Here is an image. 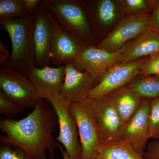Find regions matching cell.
Returning a JSON list of instances; mask_svg holds the SVG:
<instances>
[{"label":"cell","mask_w":159,"mask_h":159,"mask_svg":"<svg viewBox=\"0 0 159 159\" xmlns=\"http://www.w3.org/2000/svg\"><path fill=\"white\" fill-rule=\"evenodd\" d=\"M29 14L22 0L0 1V23L21 18Z\"/></svg>","instance_id":"cell-20"},{"label":"cell","mask_w":159,"mask_h":159,"mask_svg":"<svg viewBox=\"0 0 159 159\" xmlns=\"http://www.w3.org/2000/svg\"><path fill=\"white\" fill-rule=\"evenodd\" d=\"M95 84L85 71H80L71 63L65 65V77L61 94L71 103H80L89 98Z\"/></svg>","instance_id":"cell-14"},{"label":"cell","mask_w":159,"mask_h":159,"mask_svg":"<svg viewBox=\"0 0 159 159\" xmlns=\"http://www.w3.org/2000/svg\"><path fill=\"white\" fill-rule=\"evenodd\" d=\"M125 47L116 52H109L96 45L87 46L79 56L70 63L80 71L83 70L87 73L96 86L110 68L120 62Z\"/></svg>","instance_id":"cell-9"},{"label":"cell","mask_w":159,"mask_h":159,"mask_svg":"<svg viewBox=\"0 0 159 159\" xmlns=\"http://www.w3.org/2000/svg\"><path fill=\"white\" fill-rule=\"evenodd\" d=\"M0 23L8 33L12 46L10 58L4 66L26 75L34 66L32 14Z\"/></svg>","instance_id":"cell-2"},{"label":"cell","mask_w":159,"mask_h":159,"mask_svg":"<svg viewBox=\"0 0 159 159\" xmlns=\"http://www.w3.org/2000/svg\"><path fill=\"white\" fill-rule=\"evenodd\" d=\"M150 10L128 16L123 19L97 47L109 52L119 51L127 43L150 29Z\"/></svg>","instance_id":"cell-8"},{"label":"cell","mask_w":159,"mask_h":159,"mask_svg":"<svg viewBox=\"0 0 159 159\" xmlns=\"http://www.w3.org/2000/svg\"><path fill=\"white\" fill-rule=\"evenodd\" d=\"M149 2L150 6V29L159 33V0Z\"/></svg>","instance_id":"cell-26"},{"label":"cell","mask_w":159,"mask_h":159,"mask_svg":"<svg viewBox=\"0 0 159 159\" xmlns=\"http://www.w3.org/2000/svg\"><path fill=\"white\" fill-rule=\"evenodd\" d=\"M91 104L101 142L118 138L123 123L107 96L92 99Z\"/></svg>","instance_id":"cell-12"},{"label":"cell","mask_w":159,"mask_h":159,"mask_svg":"<svg viewBox=\"0 0 159 159\" xmlns=\"http://www.w3.org/2000/svg\"><path fill=\"white\" fill-rule=\"evenodd\" d=\"M25 75L40 99L48 100L54 95L61 93L65 77V65L56 67L34 66Z\"/></svg>","instance_id":"cell-13"},{"label":"cell","mask_w":159,"mask_h":159,"mask_svg":"<svg viewBox=\"0 0 159 159\" xmlns=\"http://www.w3.org/2000/svg\"><path fill=\"white\" fill-rule=\"evenodd\" d=\"M85 47L60 27L51 46L50 62L57 67L66 65L76 59Z\"/></svg>","instance_id":"cell-15"},{"label":"cell","mask_w":159,"mask_h":159,"mask_svg":"<svg viewBox=\"0 0 159 159\" xmlns=\"http://www.w3.org/2000/svg\"><path fill=\"white\" fill-rule=\"evenodd\" d=\"M11 145L6 143H1L0 146V159H34L18 147L14 149Z\"/></svg>","instance_id":"cell-24"},{"label":"cell","mask_w":159,"mask_h":159,"mask_svg":"<svg viewBox=\"0 0 159 159\" xmlns=\"http://www.w3.org/2000/svg\"><path fill=\"white\" fill-rule=\"evenodd\" d=\"M106 95L119 114L123 125L137 111L142 100L139 94L126 86Z\"/></svg>","instance_id":"cell-17"},{"label":"cell","mask_w":159,"mask_h":159,"mask_svg":"<svg viewBox=\"0 0 159 159\" xmlns=\"http://www.w3.org/2000/svg\"><path fill=\"white\" fill-rule=\"evenodd\" d=\"M54 108L57 118L59 134L56 138L62 144L67 153L75 159H81V148L77 123L70 111V102L61 93L48 100Z\"/></svg>","instance_id":"cell-7"},{"label":"cell","mask_w":159,"mask_h":159,"mask_svg":"<svg viewBox=\"0 0 159 159\" xmlns=\"http://www.w3.org/2000/svg\"><path fill=\"white\" fill-rule=\"evenodd\" d=\"M149 138L159 139V98L150 101Z\"/></svg>","instance_id":"cell-23"},{"label":"cell","mask_w":159,"mask_h":159,"mask_svg":"<svg viewBox=\"0 0 159 159\" xmlns=\"http://www.w3.org/2000/svg\"><path fill=\"white\" fill-rule=\"evenodd\" d=\"M125 46L119 63L131 62L152 56L159 53V33L149 29Z\"/></svg>","instance_id":"cell-16"},{"label":"cell","mask_w":159,"mask_h":159,"mask_svg":"<svg viewBox=\"0 0 159 159\" xmlns=\"http://www.w3.org/2000/svg\"><path fill=\"white\" fill-rule=\"evenodd\" d=\"M0 92L24 108L34 109L40 99L25 74L6 66L1 67Z\"/></svg>","instance_id":"cell-6"},{"label":"cell","mask_w":159,"mask_h":159,"mask_svg":"<svg viewBox=\"0 0 159 159\" xmlns=\"http://www.w3.org/2000/svg\"><path fill=\"white\" fill-rule=\"evenodd\" d=\"M119 10L128 16L140 14L150 10V3L147 0L116 1Z\"/></svg>","instance_id":"cell-21"},{"label":"cell","mask_w":159,"mask_h":159,"mask_svg":"<svg viewBox=\"0 0 159 159\" xmlns=\"http://www.w3.org/2000/svg\"><path fill=\"white\" fill-rule=\"evenodd\" d=\"M140 74L159 77V53L147 57L142 65Z\"/></svg>","instance_id":"cell-25"},{"label":"cell","mask_w":159,"mask_h":159,"mask_svg":"<svg viewBox=\"0 0 159 159\" xmlns=\"http://www.w3.org/2000/svg\"><path fill=\"white\" fill-rule=\"evenodd\" d=\"M143 157L144 159H159V141L149 143Z\"/></svg>","instance_id":"cell-27"},{"label":"cell","mask_w":159,"mask_h":159,"mask_svg":"<svg viewBox=\"0 0 159 159\" xmlns=\"http://www.w3.org/2000/svg\"><path fill=\"white\" fill-rule=\"evenodd\" d=\"M60 27L85 47L95 45V38L81 2L75 0H43Z\"/></svg>","instance_id":"cell-3"},{"label":"cell","mask_w":159,"mask_h":159,"mask_svg":"<svg viewBox=\"0 0 159 159\" xmlns=\"http://www.w3.org/2000/svg\"><path fill=\"white\" fill-rule=\"evenodd\" d=\"M25 111V108L9 100L0 92V114L5 119H13Z\"/></svg>","instance_id":"cell-22"},{"label":"cell","mask_w":159,"mask_h":159,"mask_svg":"<svg viewBox=\"0 0 159 159\" xmlns=\"http://www.w3.org/2000/svg\"><path fill=\"white\" fill-rule=\"evenodd\" d=\"M150 101L142 99L137 111L122 126L119 139L128 142L135 150L143 156L149 139Z\"/></svg>","instance_id":"cell-11"},{"label":"cell","mask_w":159,"mask_h":159,"mask_svg":"<svg viewBox=\"0 0 159 159\" xmlns=\"http://www.w3.org/2000/svg\"><path fill=\"white\" fill-rule=\"evenodd\" d=\"M26 10L29 14L34 13L41 1L39 0H22Z\"/></svg>","instance_id":"cell-29"},{"label":"cell","mask_w":159,"mask_h":159,"mask_svg":"<svg viewBox=\"0 0 159 159\" xmlns=\"http://www.w3.org/2000/svg\"><path fill=\"white\" fill-rule=\"evenodd\" d=\"M32 15L34 66L42 68L51 63V46L60 26L42 1Z\"/></svg>","instance_id":"cell-4"},{"label":"cell","mask_w":159,"mask_h":159,"mask_svg":"<svg viewBox=\"0 0 159 159\" xmlns=\"http://www.w3.org/2000/svg\"><path fill=\"white\" fill-rule=\"evenodd\" d=\"M58 122L54 108L48 100L39 99L33 111L20 120L3 119L0 129L6 135H0L1 143L24 150L34 159H54L57 143L53 132Z\"/></svg>","instance_id":"cell-1"},{"label":"cell","mask_w":159,"mask_h":159,"mask_svg":"<svg viewBox=\"0 0 159 159\" xmlns=\"http://www.w3.org/2000/svg\"><path fill=\"white\" fill-rule=\"evenodd\" d=\"M147 57L127 63H118L105 72L89 95L93 99L105 96L111 92L125 86L140 74L141 67Z\"/></svg>","instance_id":"cell-10"},{"label":"cell","mask_w":159,"mask_h":159,"mask_svg":"<svg viewBox=\"0 0 159 159\" xmlns=\"http://www.w3.org/2000/svg\"><path fill=\"white\" fill-rule=\"evenodd\" d=\"M92 99L80 103H70L69 111L78 126L81 148V159H97L102 142L92 107Z\"/></svg>","instance_id":"cell-5"},{"label":"cell","mask_w":159,"mask_h":159,"mask_svg":"<svg viewBox=\"0 0 159 159\" xmlns=\"http://www.w3.org/2000/svg\"><path fill=\"white\" fill-rule=\"evenodd\" d=\"M139 94L142 99L159 98V77L139 74L126 85Z\"/></svg>","instance_id":"cell-19"},{"label":"cell","mask_w":159,"mask_h":159,"mask_svg":"<svg viewBox=\"0 0 159 159\" xmlns=\"http://www.w3.org/2000/svg\"><path fill=\"white\" fill-rule=\"evenodd\" d=\"M97 159H144L128 143L117 138L101 143Z\"/></svg>","instance_id":"cell-18"},{"label":"cell","mask_w":159,"mask_h":159,"mask_svg":"<svg viewBox=\"0 0 159 159\" xmlns=\"http://www.w3.org/2000/svg\"><path fill=\"white\" fill-rule=\"evenodd\" d=\"M11 53H9L8 47L2 42H0V64L3 66L8 62Z\"/></svg>","instance_id":"cell-28"},{"label":"cell","mask_w":159,"mask_h":159,"mask_svg":"<svg viewBox=\"0 0 159 159\" xmlns=\"http://www.w3.org/2000/svg\"><path fill=\"white\" fill-rule=\"evenodd\" d=\"M57 148H59L60 151L62 155L63 159H75L71 157L67 153L65 150H64L61 145L57 144Z\"/></svg>","instance_id":"cell-30"}]
</instances>
